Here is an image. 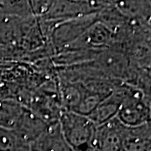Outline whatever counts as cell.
<instances>
[{
    "label": "cell",
    "mask_w": 151,
    "mask_h": 151,
    "mask_svg": "<svg viewBox=\"0 0 151 151\" xmlns=\"http://www.w3.org/2000/svg\"><path fill=\"white\" fill-rule=\"evenodd\" d=\"M26 146L13 129L0 127V151H19Z\"/></svg>",
    "instance_id": "10"
},
{
    "label": "cell",
    "mask_w": 151,
    "mask_h": 151,
    "mask_svg": "<svg viewBox=\"0 0 151 151\" xmlns=\"http://www.w3.org/2000/svg\"><path fill=\"white\" fill-rule=\"evenodd\" d=\"M129 84H118L114 87L113 92L102 100L96 108L86 117L91 119L96 126L115 118L124 100L129 93Z\"/></svg>",
    "instance_id": "4"
},
{
    "label": "cell",
    "mask_w": 151,
    "mask_h": 151,
    "mask_svg": "<svg viewBox=\"0 0 151 151\" xmlns=\"http://www.w3.org/2000/svg\"><path fill=\"white\" fill-rule=\"evenodd\" d=\"M60 128L73 151H92V140L96 125L86 116L64 109L59 120Z\"/></svg>",
    "instance_id": "1"
},
{
    "label": "cell",
    "mask_w": 151,
    "mask_h": 151,
    "mask_svg": "<svg viewBox=\"0 0 151 151\" xmlns=\"http://www.w3.org/2000/svg\"><path fill=\"white\" fill-rule=\"evenodd\" d=\"M122 151H150V123L125 127Z\"/></svg>",
    "instance_id": "7"
},
{
    "label": "cell",
    "mask_w": 151,
    "mask_h": 151,
    "mask_svg": "<svg viewBox=\"0 0 151 151\" xmlns=\"http://www.w3.org/2000/svg\"><path fill=\"white\" fill-rule=\"evenodd\" d=\"M29 151H73L65 140L59 122L49 124L40 137L28 146Z\"/></svg>",
    "instance_id": "6"
},
{
    "label": "cell",
    "mask_w": 151,
    "mask_h": 151,
    "mask_svg": "<svg viewBox=\"0 0 151 151\" xmlns=\"http://www.w3.org/2000/svg\"><path fill=\"white\" fill-rule=\"evenodd\" d=\"M116 117L125 127H136L150 123V105L147 101V94L130 85L129 93Z\"/></svg>",
    "instance_id": "2"
},
{
    "label": "cell",
    "mask_w": 151,
    "mask_h": 151,
    "mask_svg": "<svg viewBox=\"0 0 151 151\" xmlns=\"http://www.w3.org/2000/svg\"><path fill=\"white\" fill-rule=\"evenodd\" d=\"M125 126L117 117L97 125L92 140V151H122Z\"/></svg>",
    "instance_id": "3"
},
{
    "label": "cell",
    "mask_w": 151,
    "mask_h": 151,
    "mask_svg": "<svg viewBox=\"0 0 151 151\" xmlns=\"http://www.w3.org/2000/svg\"><path fill=\"white\" fill-rule=\"evenodd\" d=\"M48 125L29 108L24 106L19 120L13 130L16 133L20 140L25 145L29 146L40 137Z\"/></svg>",
    "instance_id": "5"
},
{
    "label": "cell",
    "mask_w": 151,
    "mask_h": 151,
    "mask_svg": "<svg viewBox=\"0 0 151 151\" xmlns=\"http://www.w3.org/2000/svg\"><path fill=\"white\" fill-rule=\"evenodd\" d=\"M23 108L24 105L15 99L0 98V127L14 129Z\"/></svg>",
    "instance_id": "8"
},
{
    "label": "cell",
    "mask_w": 151,
    "mask_h": 151,
    "mask_svg": "<svg viewBox=\"0 0 151 151\" xmlns=\"http://www.w3.org/2000/svg\"><path fill=\"white\" fill-rule=\"evenodd\" d=\"M114 6L125 17L138 21L147 22L150 14V2H114Z\"/></svg>",
    "instance_id": "9"
},
{
    "label": "cell",
    "mask_w": 151,
    "mask_h": 151,
    "mask_svg": "<svg viewBox=\"0 0 151 151\" xmlns=\"http://www.w3.org/2000/svg\"><path fill=\"white\" fill-rule=\"evenodd\" d=\"M19 151H29V150H28V148H26V149H24V150H21Z\"/></svg>",
    "instance_id": "11"
}]
</instances>
